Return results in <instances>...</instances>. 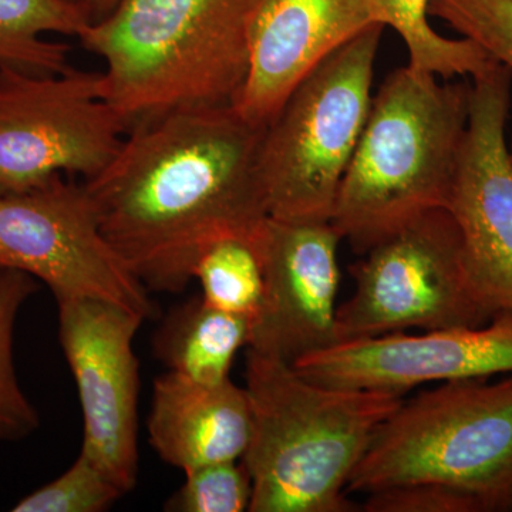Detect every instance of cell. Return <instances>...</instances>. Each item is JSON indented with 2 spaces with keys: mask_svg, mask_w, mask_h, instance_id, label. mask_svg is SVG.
Segmentation results:
<instances>
[{
  "mask_svg": "<svg viewBox=\"0 0 512 512\" xmlns=\"http://www.w3.org/2000/svg\"><path fill=\"white\" fill-rule=\"evenodd\" d=\"M264 128L234 104L171 111L128 130L111 163L84 181L104 238L148 292H183L218 239L258 242L269 218Z\"/></svg>",
  "mask_w": 512,
  "mask_h": 512,
  "instance_id": "1",
  "label": "cell"
},
{
  "mask_svg": "<svg viewBox=\"0 0 512 512\" xmlns=\"http://www.w3.org/2000/svg\"><path fill=\"white\" fill-rule=\"evenodd\" d=\"M251 512H349L348 484L402 394L326 386L247 350Z\"/></svg>",
  "mask_w": 512,
  "mask_h": 512,
  "instance_id": "2",
  "label": "cell"
},
{
  "mask_svg": "<svg viewBox=\"0 0 512 512\" xmlns=\"http://www.w3.org/2000/svg\"><path fill=\"white\" fill-rule=\"evenodd\" d=\"M261 0H120L80 42L106 63L104 96L126 124L229 106L247 80Z\"/></svg>",
  "mask_w": 512,
  "mask_h": 512,
  "instance_id": "3",
  "label": "cell"
},
{
  "mask_svg": "<svg viewBox=\"0 0 512 512\" xmlns=\"http://www.w3.org/2000/svg\"><path fill=\"white\" fill-rule=\"evenodd\" d=\"M439 79L407 64L373 97L330 220L356 254L426 212L448 207L471 83Z\"/></svg>",
  "mask_w": 512,
  "mask_h": 512,
  "instance_id": "4",
  "label": "cell"
},
{
  "mask_svg": "<svg viewBox=\"0 0 512 512\" xmlns=\"http://www.w3.org/2000/svg\"><path fill=\"white\" fill-rule=\"evenodd\" d=\"M441 483L512 511V375L454 380L404 400L350 477L349 493Z\"/></svg>",
  "mask_w": 512,
  "mask_h": 512,
  "instance_id": "5",
  "label": "cell"
},
{
  "mask_svg": "<svg viewBox=\"0 0 512 512\" xmlns=\"http://www.w3.org/2000/svg\"><path fill=\"white\" fill-rule=\"evenodd\" d=\"M384 26H370L322 60L264 128L259 174L269 217L330 222L372 107Z\"/></svg>",
  "mask_w": 512,
  "mask_h": 512,
  "instance_id": "6",
  "label": "cell"
},
{
  "mask_svg": "<svg viewBox=\"0 0 512 512\" xmlns=\"http://www.w3.org/2000/svg\"><path fill=\"white\" fill-rule=\"evenodd\" d=\"M355 292L338 308L343 340L480 326L494 313L474 284L447 208L426 212L350 266Z\"/></svg>",
  "mask_w": 512,
  "mask_h": 512,
  "instance_id": "7",
  "label": "cell"
},
{
  "mask_svg": "<svg viewBox=\"0 0 512 512\" xmlns=\"http://www.w3.org/2000/svg\"><path fill=\"white\" fill-rule=\"evenodd\" d=\"M126 134L104 96L103 73L0 66V197L42 187L57 175L92 180Z\"/></svg>",
  "mask_w": 512,
  "mask_h": 512,
  "instance_id": "8",
  "label": "cell"
},
{
  "mask_svg": "<svg viewBox=\"0 0 512 512\" xmlns=\"http://www.w3.org/2000/svg\"><path fill=\"white\" fill-rule=\"evenodd\" d=\"M0 269L45 282L56 302L100 299L157 315L146 286L104 238L86 185L70 175L0 197Z\"/></svg>",
  "mask_w": 512,
  "mask_h": 512,
  "instance_id": "9",
  "label": "cell"
},
{
  "mask_svg": "<svg viewBox=\"0 0 512 512\" xmlns=\"http://www.w3.org/2000/svg\"><path fill=\"white\" fill-rule=\"evenodd\" d=\"M59 340L83 413L84 456L119 485L137 484L140 370L134 339L143 316L100 299L57 302Z\"/></svg>",
  "mask_w": 512,
  "mask_h": 512,
  "instance_id": "10",
  "label": "cell"
},
{
  "mask_svg": "<svg viewBox=\"0 0 512 512\" xmlns=\"http://www.w3.org/2000/svg\"><path fill=\"white\" fill-rule=\"evenodd\" d=\"M471 80L470 116L447 210L484 302L494 315L512 313V73L493 60Z\"/></svg>",
  "mask_w": 512,
  "mask_h": 512,
  "instance_id": "11",
  "label": "cell"
},
{
  "mask_svg": "<svg viewBox=\"0 0 512 512\" xmlns=\"http://www.w3.org/2000/svg\"><path fill=\"white\" fill-rule=\"evenodd\" d=\"M292 366L326 386L402 396L427 383L512 375V313L480 326L343 340Z\"/></svg>",
  "mask_w": 512,
  "mask_h": 512,
  "instance_id": "12",
  "label": "cell"
},
{
  "mask_svg": "<svg viewBox=\"0 0 512 512\" xmlns=\"http://www.w3.org/2000/svg\"><path fill=\"white\" fill-rule=\"evenodd\" d=\"M340 241L330 222L268 218L256 242L265 293L252 323L249 349L292 365L340 342Z\"/></svg>",
  "mask_w": 512,
  "mask_h": 512,
  "instance_id": "13",
  "label": "cell"
},
{
  "mask_svg": "<svg viewBox=\"0 0 512 512\" xmlns=\"http://www.w3.org/2000/svg\"><path fill=\"white\" fill-rule=\"evenodd\" d=\"M376 23L369 0H261L235 109L266 126L322 60Z\"/></svg>",
  "mask_w": 512,
  "mask_h": 512,
  "instance_id": "14",
  "label": "cell"
},
{
  "mask_svg": "<svg viewBox=\"0 0 512 512\" xmlns=\"http://www.w3.org/2000/svg\"><path fill=\"white\" fill-rule=\"evenodd\" d=\"M251 430L247 390L231 379L207 386L167 372L154 382L150 444L164 463L184 473L242 460Z\"/></svg>",
  "mask_w": 512,
  "mask_h": 512,
  "instance_id": "15",
  "label": "cell"
},
{
  "mask_svg": "<svg viewBox=\"0 0 512 512\" xmlns=\"http://www.w3.org/2000/svg\"><path fill=\"white\" fill-rule=\"evenodd\" d=\"M251 326V320L194 296L165 316L154 335L153 352L168 372L215 386L231 379L235 356L251 342Z\"/></svg>",
  "mask_w": 512,
  "mask_h": 512,
  "instance_id": "16",
  "label": "cell"
},
{
  "mask_svg": "<svg viewBox=\"0 0 512 512\" xmlns=\"http://www.w3.org/2000/svg\"><path fill=\"white\" fill-rule=\"evenodd\" d=\"M93 22L90 10L72 0H0V66L63 72L70 67V47L46 36L80 37Z\"/></svg>",
  "mask_w": 512,
  "mask_h": 512,
  "instance_id": "17",
  "label": "cell"
},
{
  "mask_svg": "<svg viewBox=\"0 0 512 512\" xmlns=\"http://www.w3.org/2000/svg\"><path fill=\"white\" fill-rule=\"evenodd\" d=\"M377 23L389 26L402 37L409 53V66L448 80L456 76H478L490 56L466 37L447 39L431 28V0H369Z\"/></svg>",
  "mask_w": 512,
  "mask_h": 512,
  "instance_id": "18",
  "label": "cell"
},
{
  "mask_svg": "<svg viewBox=\"0 0 512 512\" xmlns=\"http://www.w3.org/2000/svg\"><path fill=\"white\" fill-rule=\"evenodd\" d=\"M208 305L254 323L265 293L264 266L256 242L229 237L202 252L192 272ZM252 328V326H251Z\"/></svg>",
  "mask_w": 512,
  "mask_h": 512,
  "instance_id": "19",
  "label": "cell"
},
{
  "mask_svg": "<svg viewBox=\"0 0 512 512\" xmlns=\"http://www.w3.org/2000/svg\"><path fill=\"white\" fill-rule=\"evenodd\" d=\"M39 289L33 276L0 269V440H22L40 426L39 413L20 387L13 365V333L20 308Z\"/></svg>",
  "mask_w": 512,
  "mask_h": 512,
  "instance_id": "20",
  "label": "cell"
},
{
  "mask_svg": "<svg viewBox=\"0 0 512 512\" xmlns=\"http://www.w3.org/2000/svg\"><path fill=\"white\" fill-rule=\"evenodd\" d=\"M126 495L89 457L79 454L66 471L35 493L26 495L15 512H101Z\"/></svg>",
  "mask_w": 512,
  "mask_h": 512,
  "instance_id": "21",
  "label": "cell"
},
{
  "mask_svg": "<svg viewBox=\"0 0 512 512\" xmlns=\"http://www.w3.org/2000/svg\"><path fill=\"white\" fill-rule=\"evenodd\" d=\"M184 474V484L168 498L165 511H249L252 481L242 460L205 464Z\"/></svg>",
  "mask_w": 512,
  "mask_h": 512,
  "instance_id": "22",
  "label": "cell"
},
{
  "mask_svg": "<svg viewBox=\"0 0 512 512\" xmlns=\"http://www.w3.org/2000/svg\"><path fill=\"white\" fill-rule=\"evenodd\" d=\"M436 16L512 73V0H431Z\"/></svg>",
  "mask_w": 512,
  "mask_h": 512,
  "instance_id": "23",
  "label": "cell"
},
{
  "mask_svg": "<svg viewBox=\"0 0 512 512\" xmlns=\"http://www.w3.org/2000/svg\"><path fill=\"white\" fill-rule=\"evenodd\" d=\"M366 495V512H487L476 495L441 483L396 485Z\"/></svg>",
  "mask_w": 512,
  "mask_h": 512,
  "instance_id": "24",
  "label": "cell"
},
{
  "mask_svg": "<svg viewBox=\"0 0 512 512\" xmlns=\"http://www.w3.org/2000/svg\"><path fill=\"white\" fill-rule=\"evenodd\" d=\"M74 3L84 6L92 13L93 20H100L110 15L116 6L119 5L120 0H72Z\"/></svg>",
  "mask_w": 512,
  "mask_h": 512,
  "instance_id": "25",
  "label": "cell"
},
{
  "mask_svg": "<svg viewBox=\"0 0 512 512\" xmlns=\"http://www.w3.org/2000/svg\"><path fill=\"white\" fill-rule=\"evenodd\" d=\"M510 151H511V160H512V147L510 148Z\"/></svg>",
  "mask_w": 512,
  "mask_h": 512,
  "instance_id": "26",
  "label": "cell"
}]
</instances>
